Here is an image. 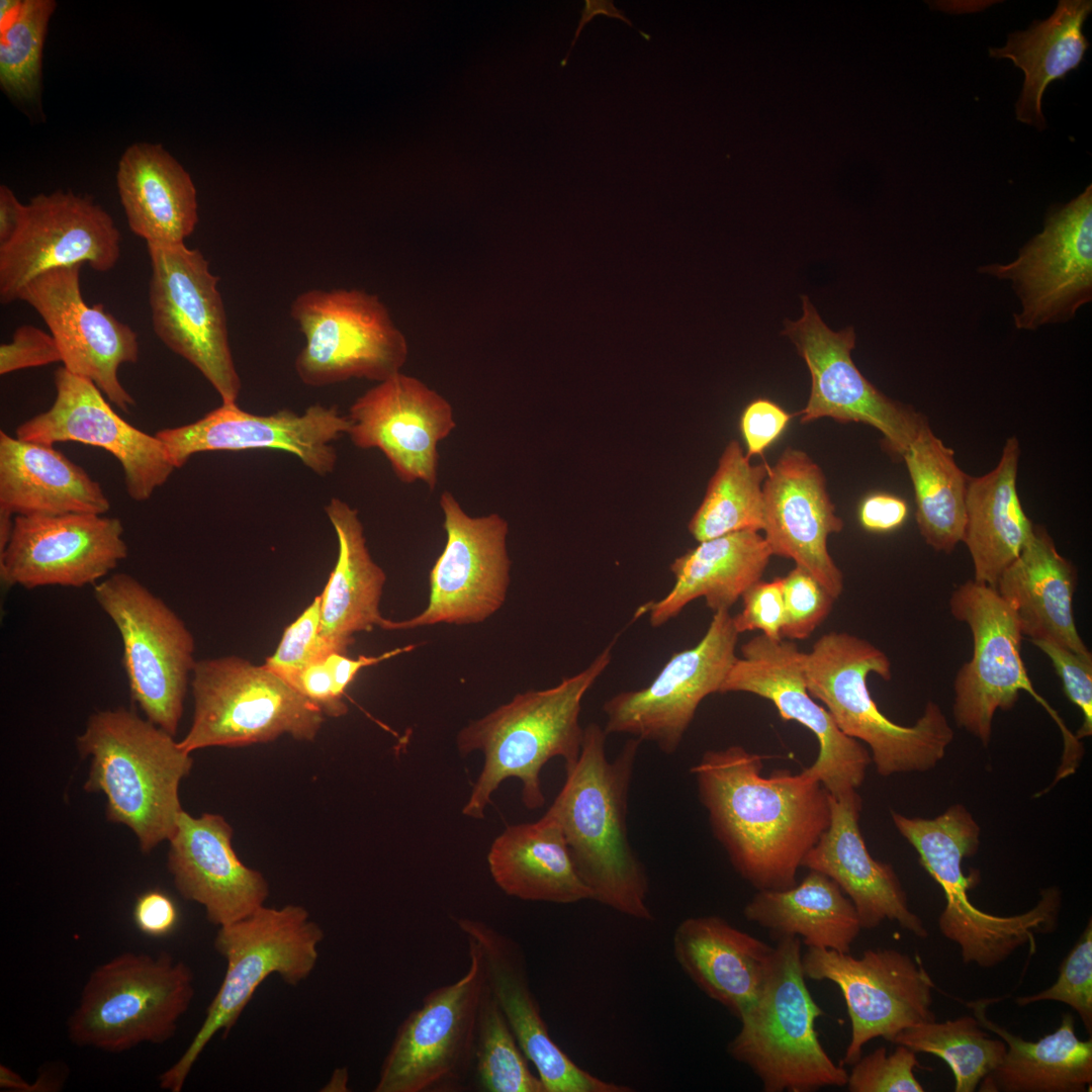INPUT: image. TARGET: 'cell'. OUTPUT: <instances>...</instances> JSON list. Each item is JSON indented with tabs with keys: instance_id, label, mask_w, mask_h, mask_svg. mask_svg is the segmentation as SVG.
<instances>
[{
	"instance_id": "obj_9",
	"label": "cell",
	"mask_w": 1092,
	"mask_h": 1092,
	"mask_svg": "<svg viewBox=\"0 0 1092 1092\" xmlns=\"http://www.w3.org/2000/svg\"><path fill=\"white\" fill-rule=\"evenodd\" d=\"M194 994V974L183 961L168 952H121L88 976L67 1022L68 1037L112 1054L165 1043Z\"/></svg>"
},
{
	"instance_id": "obj_50",
	"label": "cell",
	"mask_w": 1092,
	"mask_h": 1092,
	"mask_svg": "<svg viewBox=\"0 0 1092 1092\" xmlns=\"http://www.w3.org/2000/svg\"><path fill=\"white\" fill-rule=\"evenodd\" d=\"M916 1054L902 1044L891 1054L880 1046L852 1065L845 1086L849 1092H923L914 1076Z\"/></svg>"
},
{
	"instance_id": "obj_27",
	"label": "cell",
	"mask_w": 1092,
	"mask_h": 1092,
	"mask_svg": "<svg viewBox=\"0 0 1092 1092\" xmlns=\"http://www.w3.org/2000/svg\"><path fill=\"white\" fill-rule=\"evenodd\" d=\"M351 423L336 405L313 404L302 415L280 410L253 415L237 402L221 403L203 418L155 435L164 444L176 468L201 452L279 449L291 453L318 475L332 472L337 452L332 442L348 434Z\"/></svg>"
},
{
	"instance_id": "obj_6",
	"label": "cell",
	"mask_w": 1092,
	"mask_h": 1092,
	"mask_svg": "<svg viewBox=\"0 0 1092 1092\" xmlns=\"http://www.w3.org/2000/svg\"><path fill=\"white\" fill-rule=\"evenodd\" d=\"M899 833L914 847L920 863L940 886L945 897L938 927L941 934L961 949L965 964L993 968L1016 949H1035V934L1057 928L1061 895L1057 888L1040 893L1030 910L1012 916H997L978 909L969 899L970 881L962 862L976 853L980 827L972 814L954 804L935 818L907 817L891 811Z\"/></svg>"
},
{
	"instance_id": "obj_48",
	"label": "cell",
	"mask_w": 1092,
	"mask_h": 1092,
	"mask_svg": "<svg viewBox=\"0 0 1092 1092\" xmlns=\"http://www.w3.org/2000/svg\"><path fill=\"white\" fill-rule=\"evenodd\" d=\"M1056 982L1038 993L1019 996L1015 1003L1026 1006L1040 1001H1057L1072 1007L1087 1032L1092 1031V920L1062 962Z\"/></svg>"
},
{
	"instance_id": "obj_61",
	"label": "cell",
	"mask_w": 1092,
	"mask_h": 1092,
	"mask_svg": "<svg viewBox=\"0 0 1092 1092\" xmlns=\"http://www.w3.org/2000/svg\"><path fill=\"white\" fill-rule=\"evenodd\" d=\"M598 15L616 18L625 22L628 26L634 27L633 23L627 18L625 13L618 9L612 0H585L584 8L581 10V17L575 30L574 37L565 58L561 61V67H564L567 64L568 58L582 28Z\"/></svg>"
},
{
	"instance_id": "obj_51",
	"label": "cell",
	"mask_w": 1092,
	"mask_h": 1092,
	"mask_svg": "<svg viewBox=\"0 0 1092 1092\" xmlns=\"http://www.w3.org/2000/svg\"><path fill=\"white\" fill-rule=\"evenodd\" d=\"M782 637L804 640L828 617L835 599L806 569L795 566L782 577Z\"/></svg>"
},
{
	"instance_id": "obj_37",
	"label": "cell",
	"mask_w": 1092,
	"mask_h": 1092,
	"mask_svg": "<svg viewBox=\"0 0 1092 1092\" xmlns=\"http://www.w3.org/2000/svg\"><path fill=\"white\" fill-rule=\"evenodd\" d=\"M325 511L335 529L337 562L321 598V638L331 653L347 654L354 634L383 629L379 612L386 575L366 546L358 511L334 497Z\"/></svg>"
},
{
	"instance_id": "obj_21",
	"label": "cell",
	"mask_w": 1092,
	"mask_h": 1092,
	"mask_svg": "<svg viewBox=\"0 0 1092 1092\" xmlns=\"http://www.w3.org/2000/svg\"><path fill=\"white\" fill-rule=\"evenodd\" d=\"M803 314L785 321L787 336L804 359L811 390L801 423L831 418L841 423H863L879 430L886 448L901 456L927 421L910 405L893 400L874 386L851 359L855 345L852 327L834 332L808 298L802 296Z\"/></svg>"
},
{
	"instance_id": "obj_26",
	"label": "cell",
	"mask_w": 1092,
	"mask_h": 1092,
	"mask_svg": "<svg viewBox=\"0 0 1092 1092\" xmlns=\"http://www.w3.org/2000/svg\"><path fill=\"white\" fill-rule=\"evenodd\" d=\"M347 435L361 449H379L397 478L438 483V445L455 429L450 402L421 380L398 372L350 406Z\"/></svg>"
},
{
	"instance_id": "obj_12",
	"label": "cell",
	"mask_w": 1092,
	"mask_h": 1092,
	"mask_svg": "<svg viewBox=\"0 0 1092 1092\" xmlns=\"http://www.w3.org/2000/svg\"><path fill=\"white\" fill-rule=\"evenodd\" d=\"M469 967L456 982L429 992L396 1029L379 1070L375 1092H454L474 1067L485 965L478 943L466 937Z\"/></svg>"
},
{
	"instance_id": "obj_44",
	"label": "cell",
	"mask_w": 1092,
	"mask_h": 1092,
	"mask_svg": "<svg viewBox=\"0 0 1092 1092\" xmlns=\"http://www.w3.org/2000/svg\"><path fill=\"white\" fill-rule=\"evenodd\" d=\"M769 465H752L736 440L725 447L705 496L688 524L698 542L763 529L762 484Z\"/></svg>"
},
{
	"instance_id": "obj_55",
	"label": "cell",
	"mask_w": 1092,
	"mask_h": 1092,
	"mask_svg": "<svg viewBox=\"0 0 1092 1092\" xmlns=\"http://www.w3.org/2000/svg\"><path fill=\"white\" fill-rule=\"evenodd\" d=\"M792 416L767 398H756L744 408L740 430L746 444V456L762 455L784 432Z\"/></svg>"
},
{
	"instance_id": "obj_18",
	"label": "cell",
	"mask_w": 1092,
	"mask_h": 1092,
	"mask_svg": "<svg viewBox=\"0 0 1092 1092\" xmlns=\"http://www.w3.org/2000/svg\"><path fill=\"white\" fill-rule=\"evenodd\" d=\"M446 544L430 571L427 608L383 629L407 630L439 623L485 621L504 605L511 581L507 550L509 525L498 514L472 517L445 490L439 498Z\"/></svg>"
},
{
	"instance_id": "obj_20",
	"label": "cell",
	"mask_w": 1092,
	"mask_h": 1092,
	"mask_svg": "<svg viewBox=\"0 0 1092 1092\" xmlns=\"http://www.w3.org/2000/svg\"><path fill=\"white\" fill-rule=\"evenodd\" d=\"M720 693L744 692L770 701L784 721L810 730L819 745L817 758L802 772L822 784L835 798L857 790L872 757L856 739L845 735L826 708L813 700L805 682L804 652L791 641L763 634L741 646Z\"/></svg>"
},
{
	"instance_id": "obj_22",
	"label": "cell",
	"mask_w": 1092,
	"mask_h": 1092,
	"mask_svg": "<svg viewBox=\"0 0 1092 1092\" xmlns=\"http://www.w3.org/2000/svg\"><path fill=\"white\" fill-rule=\"evenodd\" d=\"M120 240L110 214L91 198L63 190L34 196L15 235L0 246L1 303L17 300L28 282L53 269L87 264L109 271Z\"/></svg>"
},
{
	"instance_id": "obj_59",
	"label": "cell",
	"mask_w": 1092,
	"mask_h": 1092,
	"mask_svg": "<svg viewBox=\"0 0 1092 1092\" xmlns=\"http://www.w3.org/2000/svg\"><path fill=\"white\" fill-rule=\"evenodd\" d=\"M416 646L407 645L384 652L377 656L360 655L358 658H349L346 654L332 653L326 658V663L332 675L337 694L344 698V694L357 673L364 667L378 664L393 656L412 651Z\"/></svg>"
},
{
	"instance_id": "obj_33",
	"label": "cell",
	"mask_w": 1092,
	"mask_h": 1092,
	"mask_svg": "<svg viewBox=\"0 0 1092 1092\" xmlns=\"http://www.w3.org/2000/svg\"><path fill=\"white\" fill-rule=\"evenodd\" d=\"M1076 582L1073 564L1058 552L1046 530L1035 525L995 588L1015 612L1023 636L1031 641H1051L1091 657L1075 624Z\"/></svg>"
},
{
	"instance_id": "obj_41",
	"label": "cell",
	"mask_w": 1092,
	"mask_h": 1092,
	"mask_svg": "<svg viewBox=\"0 0 1092 1092\" xmlns=\"http://www.w3.org/2000/svg\"><path fill=\"white\" fill-rule=\"evenodd\" d=\"M743 915L778 940L797 936L807 947L849 952L861 926L851 901L826 875L809 870L785 890H759Z\"/></svg>"
},
{
	"instance_id": "obj_54",
	"label": "cell",
	"mask_w": 1092,
	"mask_h": 1092,
	"mask_svg": "<svg viewBox=\"0 0 1092 1092\" xmlns=\"http://www.w3.org/2000/svg\"><path fill=\"white\" fill-rule=\"evenodd\" d=\"M62 362V355L51 334L31 326L18 327L12 341L0 346V374Z\"/></svg>"
},
{
	"instance_id": "obj_16",
	"label": "cell",
	"mask_w": 1092,
	"mask_h": 1092,
	"mask_svg": "<svg viewBox=\"0 0 1092 1092\" xmlns=\"http://www.w3.org/2000/svg\"><path fill=\"white\" fill-rule=\"evenodd\" d=\"M805 978L835 984L846 1004L851 1036L841 1065L852 1066L866 1043L893 1039L905 1028L936 1020L931 1010L934 983L915 958L895 948L849 952L808 947L802 952Z\"/></svg>"
},
{
	"instance_id": "obj_3",
	"label": "cell",
	"mask_w": 1092,
	"mask_h": 1092,
	"mask_svg": "<svg viewBox=\"0 0 1092 1092\" xmlns=\"http://www.w3.org/2000/svg\"><path fill=\"white\" fill-rule=\"evenodd\" d=\"M613 645L614 641L587 667L557 686L517 694L509 703L460 730V754L479 750L484 756L483 767L462 809L464 815L482 819L492 794L510 778L521 781L522 802L528 809L544 805L541 770L553 757H561L565 769L577 761L584 733L579 724L581 702L609 666Z\"/></svg>"
},
{
	"instance_id": "obj_56",
	"label": "cell",
	"mask_w": 1092,
	"mask_h": 1092,
	"mask_svg": "<svg viewBox=\"0 0 1092 1092\" xmlns=\"http://www.w3.org/2000/svg\"><path fill=\"white\" fill-rule=\"evenodd\" d=\"M294 689L315 705L324 715L340 717L348 712L346 703L335 690L326 658L307 665L299 674Z\"/></svg>"
},
{
	"instance_id": "obj_19",
	"label": "cell",
	"mask_w": 1092,
	"mask_h": 1092,
	"mask_svg": "<svg viewBox=\"0 0 1092 1092\" xmlns=\"http://www.w3.org/2000/svg\"><path fill=\"white\" fill-rule=\"evenodd\" d=\"M738 635L729 611L715 612L698 644L673 653L647 687L621 692L604 703L606 734H630L673 754L701 702L720 693L737 658Z\"/></svg>"
},
{
	"instance_id": "obj_60",
	"label": "cell",
	"mask_w": 1092,
	"mask_h": 1092,
	"mask_svg": "<svg viewBox=\"0 0 1092 1092\" xmlns=\"http://www.w3.org/2000/svg\"><path fill=\"white\" fill-rule=\"evenodd\" d=\"M25 204L6 185L0 186V246L12 239L19 229Z\"/></svg>"
},
{
	"instance_id": "obj_4",
	"label": "cell",
	"mask_w": 1092,
	"mask_h": 1092,
	"mask_svg": "<svg viewBox=\"0 0 1092 1092\" xmlns=\"http://www.w3.org/2000/svg\"><path fill=\"white\" fill-rule=\"evenodd\" d=\"M174 736L124 708L89 718L77 747L91 758L85 790L107 799L110 821L129 827L144 852L175 832L183 811L179 786L192 767Z\"/></svg>"
},
{
	"instance_id": "obj_34",
	"label": "cell",
	"mask_w": 1092,
	"mask_h": 1092,
	"mask_svg": "<svg viewBox=\"0 0 1092 1092\" xmlns=\"http://www.w3.org/2000/svg\"><path fill=\"white\" fill-rule=\"evenodd\" d=\"M772 556L764 537L755 531H738L699 542L670 564L674 584L661 599L639 607L636 615L649 614L652 627L677 617L699 598L714 613L729 611L739 598L761 579Z\"/></svg>"
},
{
	"instance_id": "obj_7",
	"label": "cell",
	"mask_w": 1092,
	"mask_h": 1092,
	"mask_svg": "<svg viewBox=\"0 0 1092 1092\" xmlns=\"http://www.w3.org/2000/svg\"><path fill=\"white\" fill-rule=\"evenodd\" d=\"M801 945L797 936L777 940L760 993L738 1018L740 1029L727 1045L765 1092H813L847 1083L848 1072L819 1040L815 1022L824 1012L805 983Z\"/></svg>"
},
{
	"instance_id": "obj_53",
	"label": "cell",
	"mask_w": 1092,
	"mask_h": 1092,
	"mask_svg": "<svg viewBox=\"0 0 1092 1092\" xmlns=\"http://www.w3.org/2000/svg\"><path fill=\"white\" fill-rule=\"evenodd\" d=\"M742 611L733 617V624L740 634L759 630L775 641L783 640L784 600L782 577L771 581L758 580L743 595Z\"/></svg>"
},
{
	"instance_id": "obj_62",
	"label": "cell",
	"mask_w": 1092,
	"mask_h": 1092,
	"mask_svg": "<svg viewBox=\"0 0 1092 1092\" xmlns=\"http://www.w3.org/2000/svg\"><path fill=\"white\" fill-rule=\"evenodd\" d=\"M22 0H1L0 1V28L5 27L10 23L18 14Z\"/></svg>"
},
{
	"instance_id": "obj_32",
	"label": "cell",
	"mask_w": 1092,
	"mask_h": 1092,
	"mask_svg": "<svg viewBox=\"0 0 1092 1092\" xmlns=\"http://www.w3.org/2000/svg\"><path fill=\"white\" fill-rule=\"evenodd\" d=\"M775 946L717 915L684 919L672 936L675 961L709 998L739 1018L757 999Z\"/></svg>"
},
{
	"instance_id": "obj_23",
	"label": "cell",
	"mask_w": 1092,
	"mask_h": 1092,
	"mask_svg": "<svg viewBox=\"0 0 1092 1092\" xmlns=\"http://www.w3.org/2000/svg\"><path fill=\"white\" fill-rule=\"evenodd\" d=\"M128 555L123 526L98 514L15 516L10 538L0 550V577L6 586L95 585Z\"/></svg>"
},
{
	"instance_id": "obj_2",
	"label": "cell",
	"mask_w": 1092,
	"mask_h": 1092,
	"mask_svg": "<svg viewBox=\"0 0 1092 1092\" xmlns=\"http://www.w3.org/2000/svg\"><path fill=\"white\" fill-rule=\"evenodd\" d=\"M607 734L597 723L584 728L577 761L547 810L560 825L578 875L592 900L623 915L653 920L649 880L628 838L627 807L640 746L627 740L615 759L606 754Z\"/></svg>"
},
{
	"instance_id": "obj_28",
	"label": "cell",
	"mask_w": 1092,
	"mask_h": 1092,
	"mask_svg": "<svg viewBox=\"0 0 1092 1092\" xmlns=\"http://www.w3.org/2000/svg\"><path fill=\"white\" fill-rule=\"evenodd\" d=\"M763 529L772 556L790 558L836 600L843 574L828 552V537L844 523L835 513L819 465L804 451L787 448L762 484Z\"/></svg>"
},
{
	"instance_id": "obj_24",
	"label": "cell",
	"mask_w": 1092,
	"mask_h": 1092,
	"mask_svg": "<svg viewBox=\"0 0 1092 1092\" xmlns=\"http://www.w3.org/2000/svg\"><path fill=\"white\" fill-rule=\"evenodd\" d=\"M83 265L47 271L19 292L18 299L41 316L57 342L69 372L92 381L119 410L128 413L134 398L118 378L119 367L139 360L136 333L104 309L83 298Z\"/></svg>"
},
{
	"instance_id": "obj_25",
	"label": "cell",
	"mask_w": 1092,
	"mask_h": 1092,
	"mask_svg": "<svg viewBox=\"0 0 1092 1092\" xmlns=\"http://www.w3.org/2000/svg\"><path fill=\"white\" fill-rule=\"evenodd\" d=\"M54 382L52 406L18 426L16 437L52 446L70 441L102 448L120 462L129 497L149 499L176 469L164 444L120 418L92 381L61 367Z\"/></svg>"
},
{
	"instance_id": "obj_45",
	"label": "cell",
	"mask_w": 1092,
	"mask_h": 1092,
	"mask_svg": "<svg viewBox=\"0 0 1092 1092\" xmlns=\"http://www.w3.org/2000/svg\"><path fill=\"white\" fill-rule=\"evenodd\" d=\"M915 1053L933 1055L947 1064L956 1092H973L1001 1063L1006 1043L993 1039L975 1016L943 1022L926 1021L902 1030L892 1041Z\"/></svg>"
},
{
	"instance_id": "obj_29",
	"label": "cell",
	"mask_w": 1092,
	"mask_h": 1092,
	"mask_svg": "<svg viewBox=\"0 0 1092 1092\" xmlns=\"http://www.w3.org/2000/svg\"><path fill=\"white\" fill-rule=\"evenodd\" d=\"M456 925L482 951L486 982L545 1092H631L577 1066L552 1039L531 989L522 946L487 923L459 917Z\"/></svg>"
},
{
	"instance_id": "obj_15",
	"label": "cell",
	"mask_w": 1092,
	"mask_h": 1092,
	"mask_svg": "<svg viewBox=\"0 0 1092 1092\" xmlns=\"http://www.w3.org/2000/svg\"><path fill=\"white\" fill-rule=\"evenodd\" d=\"M147 247L155 334L204 376L222 403L237 402L242 383L229 341L219 278L203 254L185 243Z\"/></svg>"
},
{
	"instance_id": "obj_38",
	"label": "cell",
	"mask_w": 1092,
	"mask_h": 1092,
	"mask_svg": "<svg viewBox=\"0 0 1092 1092\" xmlns=\"http://www.w3.org/2000/svg\"><path fill=\"white\" fill-rule=\"evenodd\" d=\"M487 862L509 896L557 904L592 900L560 825L547 813L536 822L508 826L492 842Z\"/></svg>"
},
{
	"instance_id": "obj_1",
	"label": "cell",
	"mask_w": 1092,
	"mask_h": 1092,
	"mask_svg": "<svg viewBox=\"0 0 1092 1092\" xmlns=\"http://www.w3.org/2000/svg\"><path fill=\"white\" fill-rule=\"evenodd\" d=\"M762 768L763 756L731 745L707 750L690 771L735 872L757 891L785 890L829 826L830 795L802 771Z\"/></svg>"
},
{
	"instance_id": "obj_35",
	"label": "cell",
	"mask_w": 1092,
	"mask_h": 1092,
	"mask_svg": "<svg viewBox=\"0 0 1092 1092\" xmlns=\"http://www.w3.org/2000/svg\"><path fill=\"white\" fill-rule=\"evenodd\" d=\"M109 509L100 483L54 446L0 432V513L104 515Z\"/></svg>"
},
{
	"instance_id": "obj_10",
	"label": "cell",
	"mask_w": 1092,
	"mask_h": 1092,
	"mask_svg": "<svg viewBox=\"0 0 1092 1092\" xmlns=\"http://www.w3.org/2000/svg\"><path fill=\"white\" fill-rule=\"evenodd\" d=\"M952 616L969 625L973 655L954 680L953 716L957 724L990 741L995 712L1013 708L1019 693H1028L1058 725L1064 751L1055 783L1075 772L1083 747L1058 712L1034 690L1021 658L1023 635L1013 609L995 587L968 580L949 599Z\"/></svg>"
},
{
	"instance_id": "obj_57",
	"label": "cell",
	"mask_w": 1092,
	"mask_h": 1092,
	"mask_svg": "<svg viewBox=\"0 0 1092 1092\" xmlns=\"http://www.w3.org/2000/svg\"><path fill=\"white\" fill-rule=\"evenodd\" d=\"M133 921L142 933L163 937L176 927L178 910L167 894L152 890L138 898L133 908Z\"/></svg>"
},
{
	"instance_id": "obj_17",
	"label": "cell",
	"mask_w": 1092,
	"mask_h": 1092,
	"mask_svg": "<svg viewBox=\"0 0 1092 1092\" xmlns=\"http://www.w3.org/2000/svg\"><path fill=\"white\" fill-rule=\"evenodd\" d=\"M979 272L1011 283L1020 310L1018 330L1071 321L1092 299V185L1065 205L1049 210L1043 230L1017 257Z\"/></svg>"
},
{
	"instance_id": "obj_13",
	"label": "cell",
	"mask_w": 1092,
	"mask_h": 1092,
	"mask_svg": "<svg viewBox=\"0 0 1092 1092\" xmlns=\"http://www.w3.org/2000/svg\"><path fill=\"white\" fill-rule=\"evenodd\" d=\"M93 596L120 635L132 700L148 720L175 736L196 663L191 632L162 599L128 573L99 581Z\"/></svg>"
},
{
	"instance_id": "obj_49",
	"label": "cell",
	"mask_w": 1092,
	"mask_h": 1092,
	"mask_svg": "<svg viewBox=\"0 0 1092 1092\" xmlns=\"http://www.w3.org/2000/svg\"><path fill=\"white\" fill-rule=\"evenodd\" d=\"M320 632L318 596L286 627L277 649L262 665L294 689L299 674L307 665L332 654L324 645Z\"/></svg>"
},
{
	"instance_id": "obj_47",
	"label": "cell",
	"mask_w": 1092,
	"mask_h": 1092,
	"mask_svg": "<svg viewBox=\"0 0 1092 1092\" xmlns=\"http://www.w3.org/2000/svg\"><path fill=\"white\" fill-rule=\"evenodd\" d=\"M54 0H22L16 17L0 28V86L22 104L39 101L42 51Z\"/></svg>"
},
{
	"instance_id": "obj_58",
	"label": "cell",
	"mask_w": 1092,
	"mask_h": 1092,
	"mask_svg": "<svg viewBox=\"0 0 1092 1092\" xmlns=\"http://www.w3.org/2000/svg\"><path fill=\"white\" fill-rule=\"evenodd\" d=\"M908 516L903 498L886 492L868 495L860 504L858 519L861 526L876 533L891 532L901 527Z\"/></svg>"
},
{
	"instance_id": "obj_52",
	"label": "cell",
	"mask_w": 1092,
	"mask_h": 1092,
	"mask_svg": "<svg viewBox=\"0 0 1092 1092\" xmlns=\"http://www.w3.org/2000/svg\"><path fill=\"white\" fill-rule=\"evenodd\" d=\"M1052 661L1068 699L1083 714V723L1076 732L1078 740L1092 734V656H1082L1066 647L1046 640H1032Z\"/></svg>"
},
{
	"instance_id": "obj_36",
	"label": "cell",
	"mask_w": 1092,
	"mask_h": 1092,
	"mask_svg": "<svg viewBox=\"0 0 1092 1092\" xmlns=\"http://www.w3.org/2000/svg\"><path fill=\"white\" fill-rule=\"evenodd\" d=\"M116 186L130 231L147 244H180L193 233L198 222L196 188L161 145H130L118 161Z\"/></svg>"
},
{
	"instance_id": "obj_14",
	"label": "cell",
	"mask_w": 1092,
	"mask_h": 1092,
	"mask_svg": "<svg viewBox=\"0 0 1092 1092\" xmlns=\"http://www.w3.org/2000/svg\"><path fill=\"white\" fill-rule=\"evenodd\" d=\"M290 315L305 339L295 371L308 386L351 378L381 382L400 372L406 361L405 337L377 295L309 289L293 299Z\"/></svg>"
},
{
	"instance_id": "obj_43",
	"label": "cell",
	"mask_w": 1092,
	"mask_h": 1092,
	"mask_svg": "<svg viewBox=\"0 0 1092 1092\" xmlns=\"http://www.w3.org/2000/svg\"><path fill=\"white\" fill-rule=\"evenodd\" d=\"M902 457L914 488L921 536L934 550L951 552L964 536L969 476L927 422Z\"/></svg>"
},
{
	"instance_id": "obj_5",
	"label": "cell",
	"mask_w": 1092,
	"mask_h": 1092,
	"mask_svg": "<svg viewBox=\"0 0 1092 1092\" xmlns=\"http://www.w3.org/2000/svg\"><path fill=\"white\" fill-rule=\"evenodd\" d=\"M803 670L809 694L825 705L837 727L870 746L880 776L926 771L943 758L953 731L937 704L928 702L912 726L899 725L879 710L867 678L874 672L889 680L891 662L867 640L826 633L804 652Z\"/></svg>"
},
{
	"instance_id": "obj_30",
	"label": "cell",
	"mask_w": 1092,
	"mask_h": 1092,
	"mask_svg": "<svg viewBox=\"0 0 1092 1092\" xmlns=\"http://www.w3.org/2000/svg\"><path fill=\"white\" fill-rule=\"evenodd\" d=\"M233 828L217 814L182 811L169 839L168 869L186 900L198 903L216 927L239 921L265 905L269 885L245 866L233 844Z\"/></svg>"
},
{
	"instance_id": "obj_39",
	"label": "cell",
	"mask_w": 1092,
	"mask_h": 1092,
	"mask_svg": "<svg viewBox=\"0 0 1092 1092\" xmlns=\"http://www.w3.org/2000/svg\"><path fill=\"white\" fill-rule=\"evenodd\" d=\"M1018 458L1019 444L1011 437L992 471L968 478L962 541L973 560L974 580L992 587L1019 555L1033 528L1017 493Z\"/></svg>"
},
{
	"instance_id": "obj_31",
	"label": "cell",
	"mask_w": 1092,
	"mask_h": 1092,
	"mask_svg": "<svg viewBox=\"0 0 1092 1092\" xmlns=\"http://www.w3.org/2000/svg\"><path fill=\"white\" fill-rule=\"evenodd\" d=\"M861 808L857 790L839 798L830 795L829 826L805 855L801 868L820 872L839 886L853 904L861 929H873L889 920L924 938L928 931L910 910L894 868L875 859L866 846L859 827Z\"/></svg>"
},
{
	"instance_id": "obj_8",
	"label": "cell",
	"mask_w": 1092,
	"mask_h": 1092,
	"mask_svg": "<svg viewBox=\"0 0 1092 1092\" xmlns=\"http://www.w3.org/2000/svg\"><path fill=\"white\" fill-rule=\"evenodd\" d=\"M325 932L300 905L262 906L249 916L217 927L215 951L225 961L222 982L204 1020L180 1058L159 1076L163 1090L180 1092L195 1062L211 1040L226 1036L256 990L272 976L290 986L305 981L318 961Z\"/></svg>"
},
{
	"instance_id": "obj_42",
	"label": "cell",
	"mask_w": 1092,
	"mask_h": 1092,
	"mask_svg": "<svg viewBox=\"0 0 1092 1092\" xmlns=\"http://www.w3.org/2000/svg\"><path fill=\"white\" fill-rule=\"evenodd\" d=\"M1090 0H1061L1054 13L1035 20L1024 31L1008 35L1003 48H992L990 56L1010 59L1024 73L1020 97L1015 104L1016 119L1041 130L1045 120L1041 98L1048 85L1076 70L1089 48L1082 28L1091 13Z\"/></svg>"
},
{
	"instance_id": "obj_46",
	"label": "cell",
	"mask_w": 1092,
	"mask_h": 1092,
	"mask_svg": "<svg viewBox=\"0 0 1092 1092\" xmlns=\"http://www.w3.org/2000/svg\"><path fill=\"white\" fill-rule=\"evenodd\" d=\"M473 1071L481 1091L545 1092L487 982L479 1006Z\"/></svg>"
},
{
	"instance_id": "obj_11",
	"label": "cell",
	"mask_w": 1092,
	"mask_h": 1092,
	"mask_svg": "<svg viewBox=\"0 0 1092 1092\" xmlns=\"http://www.w3.org/2000/svg\"><path fill=\"white\" fill-rule=\"evenodd\" d=\"M192 724L179 741L187 752L265 743L283 734L311 741L323 712L263 665L235 655L196 661Z\"/></svg>"
},
{
	"instance_id": "obj_40",
	"label": "cell",
	"mask_w": 1092,
	"mask_h": 1092,
	"mask_svg": "<svg viewBox=\"0 0 1092 1092\" xmlns=\"http://www.w3.org/2000/svg\"><path fill=\"white\" fill-rule=\"evenodd\" d=\"M990 1000L969 1003L984 1029L1001 1037L1006 1052L997 1068L982 1080L980 1091L1084 1092L1092 1082V1039L1081 1040L1070 1013L1060 1026L1036 1041H1028L990 1020Z\"/></svg>"
}]
</instances>
